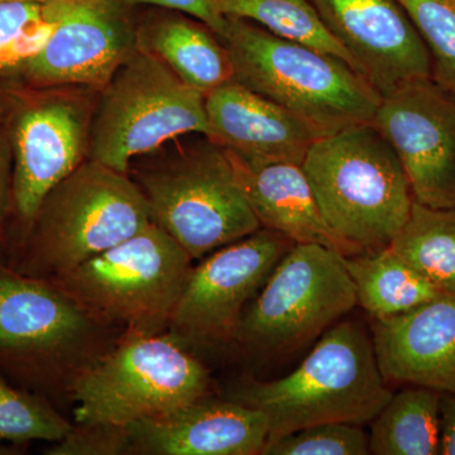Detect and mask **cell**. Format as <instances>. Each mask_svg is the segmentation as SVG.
Wrapping results in <instances>:
<instances>
[{"label": "cell", "instance_id": "9c48e42d", "mask_svg": "<svg viewBox=\"0 0 455 455\" xmlns=\"http://www.w3.org/2000/svg\"><path fill=\"white\" fill-rule=\"evenodd\" d=\"M152 221L199 259L260 229L226 149L209 145L137 175Z\"/></svg>", "mask_w": 455, "mask_h": 455}, {"label": "cell", "instance_id": "ac0fdd59", "mask_svg": "<svg viewBox=\"0 0 455 455\" xmlns=\"http://www.w3.org/2000/svg\"><path fill=\"white\" fill-rule=\"evenodd\" d=\"M205 110L208 140L247 160L302 164L322 137L289 110L235 80L205 95Z\"/></svg>", "mask_w": 455, "mask_h": 455}, {"label": "cell", "instance_id": "8992f818", "mask_svg": "<svg viewBox=\"0 0 455 455\" xmlns=\"http://www.w3.org/2000/svg\"><path fill=\"white\" fill-rule=\"evenodd\" d=\"M191 257L157 224L51 280L121 335L166 333Z\"/></svg>", "mask_w": 455, "mask_h": 455}, {"label": "cell", "instance_id": "7a4b0ae2", "mask_svg": "<svg viewBox=\"0 0 455 455\" xmlns=\"http://www.w3.org/2000/svg\"><path fill=\"white\" fill-rule=\"evenodd\" d=\"M151 223L130 173L85 160L47 194L7 263L27 276L55 280Z\"/></svg>", "mask_w": 455, "mask_h": 455}, {"label": "cell", "instance_id": "6da1fadb", "mask_svg": "<svg viewBox=\"0 0 455 455\" xmlns=\"http://www.w3.org/2000/svg\"><path fill=\"white\" fill-rule=\"evenodd\" d=\"M233 80L331 136L372 123L382 97L337 57L283 40L265 28L227 16L220 36Z\"/></svg>", "mask_w": 455, "mask_h": 455}, {"label": "cell", "instance_id": "7c38bea8", "mask_svg": "<svg viewBox=\"0 0 455 455\" xmlns=\"http://www.w3.org/2000/svg\"><path fill=\"white\" fill-rule=\"evenodd\" d=\"M292 244L280 233L260 228L214 251L191 269L167 333L182 343L235 339L245 304Z\"/></svg>", "mask_w": 455, "mask_h": 455}, {"label": "cell", "instance_id": "4316f807", "mask_svg": "<svg viewBox=\"0 0 455 455\" xmlns=\"http://www.w3.org/2000/svg\"><path fill=\"white\" fill-rule=\"evenodd\" d=\"M431 59V77L455 95V0H398Z\"/></svg>", "mask_w": 455, "mask_h": 455}, {"label": "cell", "instance_id": "cb8c5ba5", "mask_svg": "<svg viewBox=\"0 0 455 455\" xmlns=\"http://www.w3.org/2000/svg\"><path fill=\"white\" fill-rule=\"evenodd\" d=\"M218 3L226 16L250 20L283 40L337 57L358 73L355 60L326 28L310 0H218Z\"/></svg>", "mask_w": 455, "mask_h": 455}, {"label": "cell", "instance_id": "83f0119b", "mask_svg": "<svg viewBox=\"0 0 455 455\" xmlns=\"http://www.w3.org/2000/svg\"><path fill=\"white\" fill-rule=\"evenodd\" d=\"M263 455H368L370 434L362 425H311L266 444Z\"/></svg>", "mask_w": 455, "mask_h": 455}, {"label": "cell", "instance_id": "4dcf8cb0", "mask_svg": "<svg viewBox=\"0 0 455 455\" xmlns=\"http://www.w3.org/2000/svg\"><path fill=\"white\" fill-rule=\"evenodd\" d=\"M134 4H148L179 12L203 22L217 36H220L227 25V16L220 11L218 0H124Z\"/></svg>", "mask_w": 455, "mask_h": 455}, {"label": "cell", "instance_id": "2e32d148", "mask_svg": "<svg viewBox=\"0 0 455 455\" xmlns=\"http://www.w3.org/2000/svg\"><path fill=\"white\" fill-rule=\"evenodd\" d=\"M127 427L131 454L147 455L262 454L269 434L259 410L206 397Z\"/></svg>", "mask_w": 455, "mask_h": 455}, {"label": "cell", "instance_id": "e0dca14e", "mask_svg": "<svg viewBox=\"0 0 455 455\" xmlns=\"http://www.w3.org/2000/svg\"><path fill=\"white\" fill-rule=\"evenodd\" d=\"M372 341L386 382L455 394V291L374 320Z\"/></svg>", "mask_w": 455, "mask_h": 455}, {"label": "cell", "instance_id": "484cf974", "mask_svg": "<svg viewBox=\"0 0 455 455\" xmlns=\"http://www.w3.org/2000/svg\"><path fill=\"white\" fill-rule=\"evenodd\" d=\"M73 427L46 397L20 387L0 373V445L35 440L57 443Z\"/></svg>", "mask_w": 455, "mask_h": 455}, {"label": "cell", "instance_id": "3957f363", "mask_svg": "<svg viewBox=\"0 0 455 455\" xmlns=\"http://www.w3.org/2000/svg\"><path fill=\"white\" fill-rule=\"evenodd\" d=\"M301 166L326 226L355 254L387 247L409 220V180L373 123L320 137Z\"/></svg>", "mask_w": 455, "mask_h": 455}, {"label": "cell", "instance_id": "5b68a950", "mask_svg": "<svg viewBox=\"0 0 455 455\" xmlns=\"http://www.w3.org/2000/svg\"><path fill=\"white\" fill-rule=\"evenodd\" d=\"M386 383L372 339L355 323L341 322L293 372L250 382L235 398L266 416L272 442L311 425L371 423L392 396Z\"/></svg>", "mask_w": 455, "mask_h": 455}, {"label": "cell", "instance_id": "ffe728a7", "mask_svg": "<svg viewBox=\"0 0 455 455\" xmlns=\"http://www.w3.org/2000/svg\"><path fill=\"white\" fill-rule=\"evenodd\" d=\"M176 14L143 27L139 46L163 60L180 79L204 95L233 80V68L220 38L200 20Z\"/></svg>", "mask_w": 455, "mask_h": 455}, {"label": "cell", "instance_id": "277c9868", "mask_svg": "<svg viewBox=\"0 0 455 455\" xmlns=\"http://www.w3.org/2000/svg\"><path fill=\"white\" fill-rule=\"evenodd\" d=\"M103 323L51 281L0 260V373L41 395L71 386L116 340Z\"/></svg>", "mask_w": 455, "mask_h": 455}, {"label": "cell", "instance_id": "f1b7e54d", "mask_svg": "<svg viewBox=\"0 0 455 455\" xmlns=\"http://www.w3.org/2000/svg\"><path fill=\"white\" fill-rule=\"evenodd\" d=\"M50 455L131 454L128 427L113 424H74L64 439L46 451Z\"/></svg>", "mask_w": 455, "mask_h": 455}, {"label": "cell", "instance_id": "4fadbf2b", "mask_svg": "<svg viewBox=\"0 0 455 455\" xmlns=\"http://www.w3.org/2000/svg\"><path fill=\"white\" fill-rule=\"evenodd\" d=\"M373 124L403 164L416 203L455 211V95L433 77L382 98Z\"/></svg>", "mask_w": 455, "mask_h": 455}, {"label": "cell", "instance_id": "9a60e30c", "mask_svg": "<svg viewBox=\"0 0 455 455\" xmlns=\"http://www.w3.org/2000/svg\"><path fill=\"white\" fill-rule=\"evenodd\" d=\"M310 3L382 98L407 82L431 77L429 51L398 0Z\"/></svg>", "mask_w": 455, "mask_h": 455}, {"label": "cell", "instance_id": "836d02e7", "mask_svg": "<svg viewBox=\"0 0 455 455\" xmlns=\"http://www.w3.org/2000/svg\"><path fill=\"white\" fill-rule=\"evenodd\" d=\"M3 2L42 3V4H46V3L53 2V0H3Z\"/></svg>", "mask_w": 455, "mask_h": 455}, {"label": "cell", "instance_id": "ba28073f", "mask_svg": "<svg viewBox=\"0 0 455 455\" xmlns=\"http://www.w3.org/2000/svg\"><path fill=\"white\" fill-rule=\"evenodd\" d=\"M188 133H208L205 95L139 46L104 85L86 155L130 173L133 158Z\"/></svg>", "mask_w": 455, "mask_h": 455}, {"label": "cell", "instance_id": "d4e9b609", "mask_svg": "<svg viewBox=\"0 0 455 455\" xmlns=\"http://www.w3.org/2000/svg\"><path fill=\"white\" fill-rule=\"evenodd\" d=\"M57 23L55 0H0V90L23 88L27 65L49 41Z\"/></svg>", "mask_w": 455, "mask_h": 455}, {"label": "cell", "instance_id": "7402d4cb", "mask_svg": "<svg viewBox=\"0 0 455 455\" xmlns=\"http://www.w3.org/2000/svg\"><path fill=\"white\" fill-rule=\"evenodd\" d=\"M440 395L421 386L392 394L372 420L371 454H439Z\"/></svg>", "mask_w": 455, "mask_h": 455}, {"label": "cell", "instance_id": "52a82bcc", "mask_svg": "<svg viewBox=\"0 0 455 455\" xmlns=\"http://www.w3.org/2000/svg\"><path fill=\"white\" fill-rule=\"evenodd\" d=\"M208 370L170 333L122 335L75 379V424L128 427L206 397Z\"/></svg>", "mask_w": 455, "mask_h": 455}, {"label": "cell", "instance_id": "f546056e", "mask_svg": "<svg viewBox=\"0 0 455 455\" xmlns=\"http://www.w3.org/2000/svg\"><path fill=\"white\" fill-rule=\"evenodd\" d=\"M12 155L11 134H9L8 108L5 95L0 92V260L7 262L8 254V214L11 204Z\"/></svg>", "mask_w": 455, "mask_h": 455}, {"label": "cell", "instance_id": "30bf717a", "mask_svg": "<svg viewBox=\"0 0 455 455\" xmlns=\"http://www.w3.org/2000/svg\"><path fill=\"white\" fill-rule=\"evenodd\" d=\"M357 305L344 254L323 244L295 243L242 316L235 339L254 355H283L323 333Z\"/></svg>", "mask_w": 455, "mask_h": 455}, {"label": "cell", "instance_id": "44dd1931", "mask_svg": "<svg viewBox=\"0 0 455 455\" xmlns=\"http://www.w3.org/2000/svg\"><path fill=\"white\" fill-rule=\"evenodd\" d=\"M357 302L374 320L401 315L433 300L442 291L387 247L344 256Z\"/></svg>", "mask_w": 455, "mask_h": 455}, {"label": "cell", "instance_id": "5bb4252c", "mask_svg": "<svg viewBox=\"0 0 455 455\" xmlns=\"http://www.w3.org/2000/svg\"><path fill=\"white\" fill-rule=\"evenodd\" d=\"M124 0H55L57 23L23 73V88L106 85L139 49Z\"/></svg>", "mask_w": 455, "mask_h": 455}, {"label": "cell", "instance_id": "603a6c76", "mask_svg": "<svg viewBox=\"0 0 455 455\" xmlns=\"http://www.w3.org/2000/svg\"><path fill=\"white\" fill-rule=\"evenodd\" d=\"M390 247L439 291H455V211L414 202Z\"/></svg>", "mask_w": 455, "mask_h": 455}, {"label": "cell", "instance_id": "d6986e66", "mask_svg": "<svg viewBox=\"0 0 455 455\" xmlns=\"http://www.w3.org/2000/svg\"><path fill=\"white\" fill-rule=\"evenodd\" d=\"M260 228L292 243H317L344 256L355 254L331 232L300 164L253 161L227 151Z\"/></svg>", "mask_w": 455, "mask_h": 455}, {"label": "cell", "instance_id": "d6a6232c", "mask_svg": "<svg viewBox=\"0 0 455 455\" xmlns=\"http://www.w3.org/2000/svg\"><path fill=\"white\" fill-rule=\"evenodd\" d=\"M17 451L16 445H9V447L7 444L0 445V455H9V454H17L18 453V451Z\"/></svg>", "mask_w": 455, "mask_h": 455}, {"label": "cell", "instance_id": "8fae6325", "mask_svg": "<svg viewBox=\"0 0 455 455\" xmlns=\"http://www.w3.org/2000/svg\"><path fill=\"white\" fill-rule=\"evenodd\" d=\"M5 97L13 155L8 259L47 194L85 161L88 134L82 112L70 101L36 97L28 88L7 90Z\"/></svg>", "mask_w": 455, "mask_h": 455}, {"label": "cell", "instance_id": "1f68e13d", "mask_svg": "<svg viewBox=\"0 0 455 455\" xmlns=\"http://www.w3.org/2000/svg\"><path fill=\"white\" fill-rule=\"evenodd\" d=\"M455 455V394L440 395V451Z\"/></svg>", "mask_w": 455, "mask_h": 455}]
</instances>
